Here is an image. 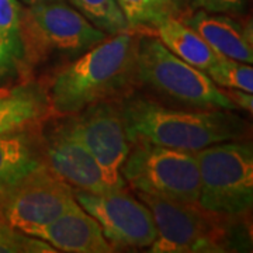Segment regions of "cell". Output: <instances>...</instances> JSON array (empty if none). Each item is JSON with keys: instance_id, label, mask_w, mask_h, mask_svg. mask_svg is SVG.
<instances>
[{"instance_id": "7402d4cb", "label": "cell", "mask_w": 253, "mask_h": 253, "mask_svg": "<svg viewBox=\"0 0 253 253\" xmlns=\"http://www.w3.org/2000/svg\"><path fill=\"white\" fill-rule=\"evenodd\" d=\"M194 9L210 13H229L244 7L245 0H190Z\"/></svg>"}, {"instance_id": "cb8c5ba5", "label": "cell", "mask_w": 253, "mask_h": 253, "mask_svg": "<svg viewBox=\"0 0 253 253\" xmlns=\"http://www.w3.org/2000/svg\"><path fill=\"white\" fill-rule=\"evenodd\" d=\"M26 6H34V4H41V3H49V1H58V0H20Z\"/></svg>"}, {"instance_id": "5b68a950", "label": "cell", "mask_w": 253, "mask_h": 253, "mask_svg": "<svg viewBox=\"0 0 253 253\" xmlns=\"http://www.w3.org/2000/svg\"><path fill=\"white\" fill-rule=\"evenodd\" d=\"M23 69H31L55 55L75 56L107 38L65 0L27 6L21 10Z\"/></svg>"}, {"instance_id": "6da1fadb", "label": "cell", "mask_w": 253, "mask_h": 253, "mask_svg": "<svg viewBox=\"0 0 253 253\" xmlns=\"http://www.w3.org/2000/svg\"><path fill=\"white\" fill-rule=\"evenodd\" d=\"M142 33L109 36L61 66L45 90L49 114L66 117L104 101H121L139 86L136 52Z\"/></svg>"}, {"instance_id": "277c9868", "label": "cell", "mask_w": 253, "mask_h": 253, "mask_svg": "<svg viewBox=\"0 0 253 253\" xmlns=\"http://www.w3.org/2000/svg\"><path fill=\"white\" fill-rule=\"evenodd\" d=\"M201 207L218 215L248 219L253 206V149L232 139L196 151Z\"/></svg>"}, {"instance_id": "5bb4252c", "label": "cell", "mask_w": 253, "mask_h": 253, "mask_svg": "<svg viewBox=\"0 0 253 253\" xmlns=\"http://www.w3.org/2000/svg\"><path fill=\"white\" fill-rule=\"evenodd\" d=\"M41 165L44 162L37 126L0 136V197Z\"/></svg>"}, {"instance_id": "603a6c76", "label": "cell", "mask_w": 253, "mask_h": 253, "mask_svg": "<svg viewBox=\"0 0 253 253\" xmlns=\"http://www.w3.org/2000/svg\"><path fill=\"white\" fill-rule=\"evenodd\" d=\"M228 96V99L234 103L236 110H244L246 113L253 111V96L249 91L239 90V89H222Z\"/></svg>"}, {"instance_id": "2e32d148", "label": "cell", "mask_w": 253, "mask_h": 253, "mask_svg": "<svg viewBox=\"0 0 253 253\" xmlns=\"http://www.w3.org/2000/svg\"><path fill=\"white\" fill-rule=\"evenodd\" d=\"M151 33L172 54L204 72L218 58L199 33L180 18H168Z\"/></svg>"}, {"instance_id": "7c38bea8", "label": "cell", "mask_w": 253, "mask_h": 253, "mask_svg": "<svg viewBox=\"0 0 253 253\" xmlns=\"http://www.w3.org/2000/svg\"><path fill=\"white\" fill-rule=\"evenodd\" d=\"M27 235L51 245L56 252L111 253L114 248L104 238L97 221L78 204L49 224L28 231Z\"/></svg>"}, {"instance_id": "30bf717a", "label": "cell", "mask_w": 253, "mask_h": 253, "mask_svg": "<svg viewBox=\"0 0 253 253\" xmlns=\"http://www.w3.org/2000/svg\"><path fill=\"white\" fill-rule=\"evenodd\" d=\"M78 204L97 221L104 238L117 249L149 248L156 238L151 210L124 189L93 194L75 191Z\"/></svg>"}, {"instance_id": "8fae6325", "label": "cell", "mask_w": 253, "mask_h": 253, "mask_svg": "<svg viewBox=\"0 0 253 253\" xmlns=\"http://www.w3.org/2000/svg\"><path fill=\"white\" fill-rule=\"evenodd\" d=\"M42 162L73 191L101 194L111 190L101 168L86 146L72 136L62 123L46 131H38Z\"/></svg>"}, {"instance_id": "4fadbf2b", "label": "cell", "mask_w": 253, "mask_h": 253, "mask_svg": "<svg viewBox=\"0 0 253 253\" xmlns=\"http://www.w3.org/2000/svg\"><path fill=\"white\" fill-rule=\"evenodd\" d=\"M219 56L253 62L252 23H241L224 13L196 9L183 18Z\"/></svg>"}, {"instance_id": "ac0fdd59", "label": "cell", "mask_w": 253, "mask_h": 253, "mask_svg": "<svg viewBox=\"0 0 253 253\" xmlns=\"http://www.w3.org/2000/svg\"><path fill=\"white\" fill-rule=\"evenodd\" d=\"M20 0H0V81L16 71H23Z\"/></svg>"}, {"instance_id": "9a60e30c", "label": "cell", "mask_w": 253, "mask_h": 253, "mask_svg": "<svg viewBox=\"0 0 253 253\" xmlns=\"http://www.w3.org/2000/svg\"><path fill=\"white\" fill-rule=\"evenodd\" d=\"M49 116L45 90L20 84L0 96V136L38 126Z\"/></svg>"}, {"instance_id": "ffe728a7", "label": "cell", "mask_w": 253, "mask_h": 253, "mask_svg": "<svg viewBox=\"0 0 253 253\" xmlns=\"http://www.w3.org/2000/svg\"><path fill=\"white\" fill-rule=\"evenodd\" d=\"M208 78L221 89H239L253 93L252 63L219 56L207 68Z\"/></svg>"}, {"instance_id": "44dd1931", "label": "cell", "mask_w": 253, "mask_h": 253, "mask_svg": "<svg viewBox=\"0 0 253 253\" xmlns=\"http://www.w3.org/2000/svg\"><path fill=\"white\" fill-rule=\"evenodd\" d=\"M44 241L30 236L0 221V253H55Z\"/></svg>"}, {"instance_id": "ba28073f", "label": "cell", "mask_w": 253, "mask_h": 253, "mask_svg": "<svg viewBox=\"0 0 253 253\" xmlns=\"http://www.w3.org/2000/svg\"><path fill=\"white\" fill-rule=\"evenodd\" d=\"M63 128L86 146L101 168L106 181L114 189H124L121 169L131 151L120 101H104L66 116Z\"/></svg>"}, {"instance_id": "7a4b0ae2", "label": "cell", "mask_w": 253, "mask_h": 253, "mask_svg": "<svg viewBox=\"0 0 253 253\" xmlns=\"http://www.w3.org/2000/svg\"><path fill=\"white\" fill-rule=\"evenodd\" d=\"M120 109L131 144L199 151L218 142L244 139L249 129L234 110L173 109L134 94L121 100Z\"/></svg>"}, {"instance_id": "52a82bcc", "label": "cell", "mask_w": 253, "mask_h": 253, "mask_svg": "<svg viewBox=\"0 0 253 253\" xmlns=\"http://www.w3.org/2000/svg\"><path fill=\"white\" fill-rule=\"evenodd\" d=\"M121 174L134 191L197 203L200 172L196 151L134 142Z\"/></svg>"}, {"instance_id": "d4e9b609", "label": "cell", "mask_w": 253, "mask_h": 253, "mask_svg": "<svg viewBox=\"0 0 253 253\" xmlns=\"http://www.w3.org/2000/svg\"><path fill=\"white\" fill-rule=\"evenodd\" d=\"M7 91H9V87H0V96H3Z\"/></svg>"}, {"instance_id": "8992f818", "label": "cell", "mask_w": 253, "mask_h": 253, "mask_svg": "<svg viewBox=\"0 0 253 253\" xmlns=\"http://www.w3.org/2000/svg\"><path fill=\"white\" fill-rule=\"evenodd\" d=\"M136 66L139 84L151 87L161 97L181 107L236 111L234 103L207 73L172 54L148 33L139 37Z\"/></svg>"}, {"instance_id": "3957f363", "label": "cell", "mask_w": 253, "mask_h": 253, "mask_svg": "<svg viewBox=\"0 0 253 253\" xmlns=\"http://www.w3.org/2000/svg\"><path fill=\"white\" fill-rule=\"evenodd\" d=\"M152 212L156 238L152 253H219L246 246L241 226L248 219L218 215L199 203H184L144 191H135Z\"/></svg>"}, {"instance_id": "d6986e66", "label": "cell", "mask_w": 253, "mask_h": 253, "mask_svg": "<svg viewBox=\"0 0 253 253\" xmlns=\"http://www.w3.org/2000/svg\"><path fill=\"white\" fill-rule=\"evenodd\" d=\"M69 3L107 36L129 30L117 0H69Z\"/></svg>"}, {"instance_id": "9c48e42d", "label": "cell", "mask_w": 253, "mask_h": 253, "mask_svg": "<svg viewBox=\"0 0 253 253\" xmlns=\"http://www.w3.org/2000/svg\"><path fill=\"white\" fill-rule=\"evenodd\" d=\"M76 206L72 187L41 165L0 197V221L27 234Z\"/></svg>"}, {"instance_id": "e0dca14e", "label": "cell", "mask_w": 253, "mask_h": 253, "mask_svg": "<svg viewBox=\"0 0 253 253\" xmlns=\"http://www.w3.org/2000/svg\"><path fill=\"white\" fill-rule=\"evenodd\" d=\"M129 30L151 33L168 18H183L193 10L190 0H117Z\"/></svg>"}]
</instances>
